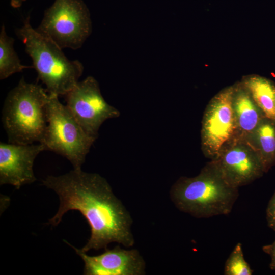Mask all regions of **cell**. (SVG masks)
I'll use <instances>...</instances> for the list:
<instances>
[{
    "mask_svg": "<svg viewBox=\"0 0 275 275\" xmlns=\"http://www.w3.org/2000/svg\"><path fill=\"white\" fill-rule=\"evenodd\" d=\"M42 183L53 190L60 199L59 209L49 224L57 226L69 210L78 211L87 220L91 236L80 249L82 252L106 249L114 242L127 248L134 245L131 216L100 175L74 169L59 176H48Z\"/></svg>",
    "mask_w": 275,
    "mask_h": 275,
    "instance_id": "1",
    "label": "cell"
},
{
    "mask_svg": "<svg viewBox=\"0 0 275 275\" xmlns=\"http://www.w3.org/2000/svg\"><path fill=\"white\" fill-rule=\"evenodd\" d=\"M211 160L194 177H182L172 186L170 197L180 211L198 218L227 215L238 196Z\"/></svg>",
    "mask_w": 275,
    "mask_h": 275,
    "instance_id": "2",
    "label": "cell"
},
{
    "mask_svg": "<svg viewBox=\"0 0 275 275\" xmlns=\"http://www.w3.org/2000/svg\"><path fill=\"white\" fill-rule=\"evenodd\" d=\"M16 34L33 61L38 79L49 94L65 96L79 81L84 66L78 60L66 57L58 45L32 27L28 16Z\"/></svg>",
    "mask_w": 275,
    "mask_h": 275,
    "instance_id": "3",
    "label": "cell"
},
{
    "mask_svg": "<svg viewBox=\"0 0 275 275\" xmlns=\"http://www.w3.org/2000/svg\"><path fill=\"white\" fill-rule=\"evenodd\" d=\"M49 98L45 89L21 78L7 95L2 110L8 143L27 145L41 142L47 126L46 108Z\"/></svg>",
    "mask_w": 275,
    "mask_h": 275,
    "instance_id": "4",
    "label": "cell"
},
{
    "mask_svg": "<svg viewBox=\"0 0 275 275\" xmlns=\"http://www.w3.org/2000/svg\"><path fill=\"white\" fill-rule=\"evenodd\" d=\"M59 96L49 94L46 104L47 126L40 143L45 150L65 157L74 169H81L96 138L87 133Z\"/></svg>",
    "mask_w": 275,
    "mask_h": 275,
    "instance_id": "5",
    "label": "cell"
},
{
    "mask_svg": "<svg viewBox=\"0 0 275 275\" xmlns=\"http://www.w3.org/2000/svg\"><path fill=\"white\" fill-rule=\"evenodd\" d=\"M36 30L61 48H80L92 31L89 10L82 0H55Z\"/></svg>",
    "mask_w": 275,
    "mask_h": 275,
    "instance_id": "6",
    "label": "cell"
},
{
    "mask_svg": "<svg viewBox=\"0 0 275 275\" xmlns=\"http://www.w3.org/2000/svg\"><path fill=\"white\" fill-rule=\"evenodd\" d=\"M234 86L226 87L214 96L203 114L201 148L205 157L212 160L227 143L237 136L232 100Z\"/></svg>",
    "mask_w": 275,
    "mask_h": 275,
    "instance_id": "7",
    "label": "cell"
},
{
    "mask_svg": "<svg viewBox=\"0 0 275 275\" xmlns=\"http://www.w3.org/2000/svg\"><path fill=\"white\" fill-rule=\"evenodd\" d=\"M65 105L84 130L97 138L99 129L106 120L118 118L120 113L103 97L97 80L88 76L65 96Z\"/></svg>",
    "mask_w": 275,
    "mask_h": 275,
    "instance_id": "8",
    "label": "cell"
},
{
    "mask_svg": "<svg viewBox=\"0 0 275 275\" xmlns=\"http://www.w3.org/2000/svg\"><path fill=\"white\" fill-rule=\"evenodd\" d=\"M212 160L231 186L238 188L265 173L259 155L246 139L236 136L227 143Z\"/></svg>",
    "mask_w": 275,
    "mask_h": 275,
    "instance_id": "9",
    "label": "cell"
},
{
    "mask_svg": "<svg viewBox=\"0 0 275 275\" xmlns=\"http://www.w3.org/2000/svg\"><path fill=\"white\" fill-rule=\"evenodd\" d=\"M68 244L82 258L85 275L145 274V262L136 249L125 250L118 245L112 249H105V251L99 255L91 256Z\"/></svg>",
    "mask_w": 275,
    "mask_h": 275,
    "instance_id": "10",
    "label": "cell"
},
{
    "mask_svg": "<svg viewBox=\"0 0 275 275\" xmlns=\"http://www.w3.org/2000/svg\"><path fill=\"white\" fill-rule=\"evenodd\" d=\"M45 150L38 144L0 143V184H9L17 189L36 181L33 164L37 156Z\"/></svg>",
    "mask_w": 275,
    "mask_h": 275,
    "instance_id": "11",
    "label": "cell"
},
{
    "mask_svg": "<svg viewBox=\"0 0 275 275\" xmlns=\"http://www.w3.org/2000/svg\"><path fill=\"white\" fill-rule=\"evenodd\" d=\"M233 86L232 103L237 136L246 139L265 117L241 82Z\"/></svg>",
    "mask_w": 275,
    "mask_h": 275,
    "instance_id": "12",
    "label": "cell"
},
{
    "mask_svg": "<svg viewBox=\"0 0 275 275\" xmlns=\"http://www.w3.org/2000/svg\"><path fill=\"white\" fill-rule=\"evenodd\" d=\"M241 82L264 116L275 122V84L270 79L258 75L244 76Z\"/></svg>",
    "mask_w": 275,
    "mask_h": 275,
    "instance_id": "13",
    "label": "cell"
},
{
    "mask_svg": "<svg viewBox=\"0 0 275 275\" xmlns=\"http://www.w3.org/2000/svg\"><path fill=\"white\" fill-rule=\"evenodd\" d=\"M258 152L265 173L275 166V122L263 118L254 132L246 139Z\"/></svg>",
    "mask_w": 275,
    "mask_h": 275,
    "instance_id": "14",
    "label": "cell"
},
{
    "mask_svg": "<svg viewBox=\"0 0 275 275\" xmlns=\"http://www.w3.org/2000/svg\"><path fill=\"white\" fill-rule=\"evenodd\" d=\"M14 39L9 36L4 25L1 27L0 32V79H5L13 74L22 72L32 66L21 64L14 50Z\"/></svg>",
    "mask_w": 275,
    "mask_h": 275,
    "instance_id": "15",
    "label": "cell"
},
{
    "mask_svg": "<svg viewBox=\"0 0 275 275\" xmlns=\"http://www.w3.org/2000/svg\"><path fill=\"white\" fill-rule=\"evenodd\" d=\"M225 275H252L253 270L245 261L242 245L238 243L229 255L224 266Z\"/></svg>",
    "mask_w": 275,
    "mask_h": 275,
    "instance_id": "16",
    "label": "cell"
},
{
    "mask_svg": "<svg viewBox=\"0 0 275 275\" xmlns=\"http://www.w3.org/2000/svg\"><path fill=\"white\" fill-rule=\"evenodd\" d=\"M266 219L268 226L275 230V193L270 199L266 209Z\"/></svg>",
    "mask_w": 275,
    "mask_h": 275,
    "instance_id": "17",
    "label": "cell"
},
{
    "mask_svg": "<svg viewBox=\"0 0 275 275\" xmlns=\"http://www.w3.org/2000/svg\"><path fill=\"white\" fill-rule=\"evenodd\" d=\"M262 250L265 253L270 256L271 258L270 268L271 269L275 270V240L271 244L264 245L262 248Z\"/></svg>",
    "mask_w": 275,
    "mask_h": 275,
    "instance_id": "18",
    "label": "cell"
},
{
    "mask_svg": "<svg viewBox=\"0 0 275 275\" xmlns=\"http://www.w3.org/2000/svg\"><path fill=\"white\" fill-rule=\"evenodd\" d=\"M26 0H11V5L14 8L20 7L22 3Z\"/></svg>",
    "mask_w": 275,
    "mask_h": 275,
    "instance_id": "19",
    "label": "cell"
}]
</instances>
